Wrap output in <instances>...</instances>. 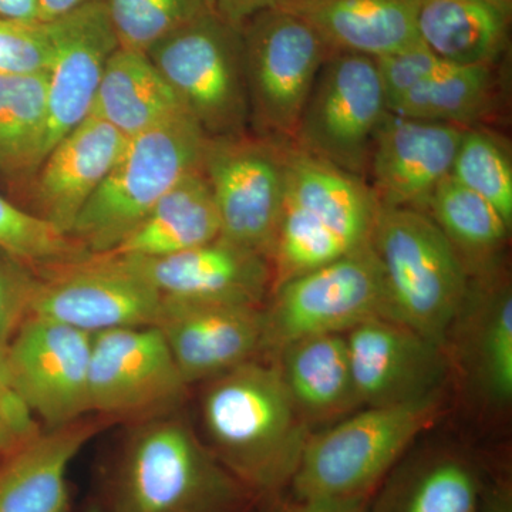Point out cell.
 I'll use <instances>...</instances> for the list:
<instances>
[{"label": "cell", "instance_id": "1", "mask_svg": "<svg viewBox=\"0 0 512 512\" xmlns=\"http://www.w3.org/2000/svg\"><path fill=\"white\" fill-rule=\"evenodd\" d=\"M201 417L205 446L254 497L292 483L311 434L278 365L249 360L208 380Z\"/></svg>", "mask_w": 512, "mask_h": 512}, {"label": "cell", "instance_id": "2", "mask_svg": "<svg viewBox=\"0 0 512 512\" xmlns=\"http://www.w3.org/2000/svg\"><path fill=\"white\" fill-rule=\"evenodd\" d=\"M175 413V412H174ZM174 413L134 424L107 481V512H247L254 495Z\"/></svg>", "mask_w": 512, "mask_h": 512}, {"label": "cell", "instance_id": "3", "mask_svg": "<svg viewBox=\"0 0 512 512\" xmlns=\"http://www.w3.org/2000/svg\"><path fill=\"white\" fill-rule=\"evenodd\" d=\"M370 244L393 322L441 346L468 295V271L436 222L412 208H377Z\"/></svg>", "mask_w": 512, "mask_h": 512}, {"label": "cell", "instance_id": "4", "mask_svg": "<svg viewBox=\"0 0 512 512\" xmlns=\"http://www.w3.org/2000/svg\"><path fill=\"white\" fill-rule=\"evenodd\" d=\"M208 138L185 111L128 138L117 163L84 205L70 238L89 254H107L187 175L200 171Z\"/></svg>", "mask_w": 512, "mask_h": 512}, {"label": "cell", "instance_id": "5", "mask_svg": "<svg viewBox=\"0 0 512 512\" xmlns=\"http://www.w3.org/2000/svg\"><path fill=\"white\" fill-rule=\"evenodd\" d=\"M437 394L369 407L309 436L292 478L299 500L365 497L410 443L439 416Z\"/></svg>", "mask_w": 512, "mask_h": 512}, {"label": "cell", "instance_id": "6", "mask_svg": "<svg viewBox=\"0 0 512 512\" xmlns=\"http://www.w3.org/2000/svg\"><path fill=\"white\" fill-rule=\"evenodd\" d=\"M147 56L205 136L247 133L249 99L241 28L212 13L164 37Z\"/></svg>", "mask_w": 512, "mask_h": 512}, {"label": "cell", "instance_id": "7", "mask_svg": "<svg viewBox=\"0 0 512 512\" xmlns=\"http://www.w3.org/2000/svg\"><path fill=\"white\" fill-rule=\"evenodd\" d=\"M265 316V349L276 352L296 340L343 335L367 320H392L382 265L372 244L276 286Z\"/></svg>", "mask_w": 512, "mask_h": 512}, {"label": "cell", "instance_id": "8", "mask_svg": "<svg viewBox=\"0 0 512 512\" xmlns=\"http://www.w3.org/2000/svg\"><path fill=\"white\" fill-rule=\"evenodd\" d=\"M242 37L249 124L256 136L291 143L329 50L305 22L281 8L248 20Z\"/></svg>", "mask_w": 512, "mask_h": 512}, {"label": "cell", "instance_id": "9", "mask_svg": "<svg viewBox=\"0 0 512 512\" xmlns=\"http://www.w3.org/2000/svg\"><path fill=\"white\" fill-rule=\"evenodd\" d=\"M28 316L87 333L156 326L160 293L123 256L86 254L36 269Z\"/></svg>", "mask_w": 512, "mask_h": 512}, {"label": "cell", "instance_id": "10", "mask_svg": "<svg viewBox=\"0 0 512 512\" xmlns=\"http://www.w3.org/2000/svg\"><path fill=\"white\" fill-rule=\"evenodd\" d=\"M286 144L247 133L210 138L202 161L220 237L269 262L285 207Z\"/></svg>", "mask_w": 512, "mask_h": 512}, {"label": "cell", "instance_id": "11", "mask_svg": "<svg viewBox=\"0 0 512 512\" xmlns=\"http://www.w3.org/2000/svg\"><path fill=\"white\" fill-rule=\"evenodd\" d=\"M387 113L376 59L336 53L316 77L292 143L366 180L373 138Z\"/></svg>", "mask_w": 512, "mask_h": 512}, {"label": "cell", "instance_id": "12", "mask_svg": "<svg viewBox=\"0 0 512 512\" xmlns=\"http://www.w3.org/2000/svg\"><path fill=\"white\" fill-rule=\"evenodd\" d=\"M185 382L156 326L94 333L89 367L90 413L109 421H140L174 413Z\"/></svg>", "mask_w": 512, "mask_h": 512}, {"label": "cell", "instance_id": "13", "mask_svg": "<svg viewBox=\"0 0 512 512\" xmlns=\"http://www.w3.org/2000/svg\"><path fill=\"white\" fill-rule=\"evenodd\" d=\"M92 333L26 316L6 352V375L20 402L46 429L90 416Z\"/></svg>", "mask_w": 512, "mask_h": 512}, {"label": "cell", "instance_id": "14", "mask_svg": "<svg viewBox=\"0 0 512 512\" xmlns=\"http://www.w3.org/2000/svg\"><path fill=\"white\" fill-rule=\"evenodd\" d=\"M156 328L188 386L244 365L265 349L261 305L163 299Z\"/></svg>", "mask_w": 512, "mask_h": 512}, {"label": "cell", "instance_id": "15", "mask_svg": "<svg viewBox=\"0 0 512 512\" xmlns=\"http://www.w3.org/2000/svg\"><path fill=\"white\" fill-rule=\"evenodd\" d=\"M46 23L53 55L46 72L47 127L42 161L57 141L90 116L106 64L120 47L103 0Z\"/></svg>", "mask_w": 512, "mask_h": 512}, {"label": "cell", "instance_id": "16", "mask_svg": "<svg viewBox=\"0 0 512 512\" xmlns=\"http://www.w3.org/2000/svg\"><path fill=\"white\" fill-rule=\"evenodd\" d=\"M466 128L389 111L373 138L367 167L377 202L426 212L431 194L450 177Z\"/></svg>", "mask_w": 512, "mask_h": 512}, {"label": "cell", "instance_id": "17", "mask_svg": "<svg viewBox=\"0 0 512 512\" xmlns=\"http://www.w3.org/2000/svg\"><path fill=\"white\" fill-rule=\"evenodd\" d=\"M359 403L390 406L433 394L440 346L389 319H372L346 335Z\"/></svg>", "mask_w": 512, "mask_h": 512}, {"label": "cell", "instance_id": "18", "mask_svg": "<svg viewBox=\"0 0 512 512\" xmlns=\"http://www.w3.org/2000/svg\"><path fill=\"white\" fill-rule=\"evenodd\" d=\"M123 258L163 299L261 305L269 288H274L268 259L221 237L180 254Z\"/></svg>", "mask_w": 512, "mask_h": 512}, {"label": "cell", "instance_id": "19", "mask_svg": "<svg viewBox=\"0 0 512 512\" xmlns=\"http://www.w3.org/2000/svg\"><path fill=\"white\" fill-rule=\"evenodd\" d=\"M128 138L90 114L47 153L35 173L36 215L70 237L84 205L117 163Z\"/></svg>", "mask_w": 512, "mask_h": 512}, {"label": "cell", "instance_id": "20", "mask_svg": "<svg viewBox=\"0 0 512 512\" xmlns=\"http://www.w3.org/2000/svg\"><path fill=\"white\" fill-rule=\"evenodd\" d=\"M110 421L93 417L37 431L0 458V512H70L67 471Z\"/></svg>", "mask_w": 512, "mask_h": 512}, {"label": "cell", "instance_id": "21", "mask_svg": "<svg viewBox=\"0 0 512 512\" xmlns=\"http://www.w3.org/2000/svg\"><path fill=\"white\" fill-rule=\"evenodd\" d=\"M421 0H284V9L319 36L330 56L352 53L380 59L420 43Z\"/></svg>", "mask_w": 512, "mask_h": 512}, {"label": "cell", "instance_id": "22", "mask_svg": "<svg viewBox=\"0 0 512 512\" xmlns=\"http://www.w3.org/2000/svg\"><path fill=\"white\" fill-rule=\"evenodd\" d=\"M285 202L311 215L352 251L370 244L379 202L366 180L286 144Z\"/></svg>", "mask_w": 512, "mask_h": 512}, {"label": "cell", "instance_id": "23", "mask_svg": "<svg viewBox=\"0 0 512 512\" xmlns=\"http://www.w3.org/2000/svg\"><path fill=\"white\" fill-rule=\"evenodd\" d=\"M512 9L494 0H421L417 35L458 66H495L508 45Z\"/></svg>", "mask_w": 512, "mask_h": 512}, {"label": "cell", "instance_id": "24", "mask_svg": "<svg viewBox=\"0 0 512 512\" xmlns=\"http://www.w3.org/2000/svg\"><path fill=\"white\" fill-rule=\"evenodd\" d=\"M220 237V220L207 178L195 171L167 192L146 218L107 254L161 258Z\"/></svg>", "mask_w": 512, "mask_h": 512}, {"label": "cell", "instance_id": "25", "mask_svg": "<svg viewBox=\"0 0 512 512\" xmlns=\"http://www.w3.org/2000/svg\"><path fill=\"white\" fill-rule=\"evenodd\" d=\"M183 111L147 53L119 47L106 64L90 114L133 138Z\"/></svg>", "mask_w": 512, "mask_h": 512}, {"label": "cell", "instance_id": "26", "mask_svg": "<svg viewBox=\"0 0 512 512\" xmlns=\"http://www.w3.org/2000/svg\"><path fill=\"white\" fill-rule=\"evenodd\" d=\"M278 353L279 369L305 419H328L360 404L345 335L296 340Z\"/></svg>", "mask_w": 512, "mask_h": 512}, {"label": "cell", "instance_id": "27", "mask_svg": "<svg viewBox=\"0 0 512 512\" xmlns=\"http://www.w3.org/2000/svg\"><path fill=\"white\" fill-rule=\"evenodd\" d=\"M494 66H458L441 60L412 89L390 101L389 111L407 119L476 127L493 109Z\"/></svg>", "mask_w": 512, "mask_h": 512}, {"label": "cell", "instance_id": "28", "mask_svg": "<svg viewBox=\"0 0 512 512\" xmlns=\"http://www.w3.org/2000/svg\"><path fill=\"white\" fill-rule=\"evenodd\" d=\"M426 214L456 248L468 274L474 268L484 275L494 265L511 229L493 205L451 177L431 194Z\"/></svg>", "mask_w": 512, "mask_h": 512}, {"label": "cell", "instance_id": "29", "mask_svg": "<svg viewBox=\"0 0 512 512\" xmlns=\"http://www.w3.org/2000/svg\"><path fill=\"white\" fill-rule=\"evenodd\" d=\"M46 127V73L0 74V171L35 173Z\"/></svg>", "mask_w": 512, "mask_h": 512}, {"label": "cell", "instance_id": "30", "mask_svg": "<svg viewBox=\"0 0 512 512\" xmlns=\"http://www.w3.org/2000/svg\"><path fill=\"white\" fill-rule=\"evenodd\" d=\"M120 47L147 53L195 20L217 13L215 0H103Z\"/></svg>", "mask_w": 512, "mask_h": 512}, {"label": "cell", "instance_id": "31", "mask_svg": "<svg viewBox=\"0 0 512 512\" xmlns=\"http://www.w3.org/2000/svg\"><path fill=\"white\" fill-rule=\"evenodd\" d=\"M450 177L493 205L511 228L512 163L500 138L484 128H466Z\"/></svg>", "mask_w": 512, "mask_h": 512}, {"label": "cell", "instance_id": "32", "mask_svg": "<svg viewBox=\"0 0 512 512\" xmlns=\"http://www.w3.org/2000/svg\"><path fill=\"white\" fill-rule=\"evenodd\" d=\"M349 252L352 249L338 235L311 215L285 202L271 255L272 291L276 286L328 265Z\"/></svg>", "mask_w": 512, "mask_h": 512}, {"label": "cell", "instance_id": "33", "mask_svg": "<svg viewBox=\"0 0 512 512\" xmlns=\"http://www.w3.org/2000/svg\"><path fill=\"white\" fill-rule=\"evenodd\" d=\"M0 251L28 268L60 264L89 254L39 215L0 195Z\"/></svg>", "mask_w": 512, "mask_h": 512}, {"label": "cell", "instance_id": "34", "mask_svg": "<svg viewBox=\"0 0 512 512\" xmlns=\"http://www.w3.org/2000/svg\"><path fill=\"white\" fill-rule=\"evenodd\" d=\"M478 484L473 471L457 460L424 468L407 488L397 512H477Z\"/></svg>", "mask_w": 512, "mask_h": 512}, {"label": "cell", "instance_id": "35", "mask_svg": "<svg viewBox=\"0 0 512 512\" xmlns=\"http://www.w3.org/2000/svg\"><path fill=\"white\" fill-rule=\"evenodd\" d=\"M478 336V370L487 392L498 402L512 396V295L508 286L495 292Z\"/></svg>", "mask_w": 512, "mask_h": 512}, {"label": "cell", "instance_id": "36", "mask_svg": "<svg viewBox=\"0 0 512 512\" xmlns=\"http://www.w3.org/2000/svg\"><path fill=\"white\" fill-rule=\"evenodd\" d=\"M52 55L46 22L0 18V74L46 73Z\"/></svg>", "mask_w": 512, "mask_h": 512}, {"label": "cell", "instance_id": "37", "mask_svg": "<svg viewBox=\"0 0 512 512\" xmlns=\"http://www.w3.org/2000/svg\"><path fill=\"white\" fill-rule=\"evenodd\" d=\"M28 266L10 259L9 264L0 262V375H6V352L20 323L28 316L30 289L33 274Z\"/></svg>", "mask_w": 512, "mask_h": 512}, {"label": "cell", "instance_id": "38", "mask_svg": "<svg viewBox=\"0 0 512 512\" xmlns=\"http://www.w3.org/2000/svg\"><path fill=\"white\" fill-rule=\"evenodd\" d=\"M39 430L35 417L20 402L9 380L0 375V458L8 456Z\"/></svg>", "mask_w": 512, "mask_h": 512}, {"label": "cell", "instance_id": "39", "mask_svg": "<svg viewBox=\"0 0 512 512\" xmlns=\"http://www.w3.org/2000/svg\"><path fill=\"white\" fill-rule=\"evenodd\" d=\"M284 0H215V9L222 19L241 28L264 10L276 8Z\"/></svg>", "mask_w": 512, "mask_h": 512}, {"label": "cell", "instance_id": "40", "mask_svg": "<svg viewBox=\"0 0 512 512\" xmlns=\"http://www.w3.org/2000/svg\"><path fill=\"white\" fill-rule=\"evenodd\" d=\"M296 512H369L365 498H313L302 501Z\"/></svg>", "mask_w": 512, "mask_h": 512}, {"label": "cell", "instance_id": "41", "mask_svg": "<svg viewBox=\"0 0 512 512\" xmlns=\"http://www.w3.org/2000/svg\"><path fill=\"white\" fill-rule=\"evenodd\" d=\"M0 18L45 22L37 0H0Z\"/></svg>", "mask_w": 512, "mask_h": 512}, {"label": "cell", "instance_id": "42", "mask_svg": "<svg viewBox=\"0 0 512 512\" xmlns=\"http://www.w3.org/2000/svg\"><path fill=\"white\" fill-rule=\"evenodd\" d=\"M42 12L43 20H52L66 15L77 8L96 2V0H37Z\"/></svg>", "mask_w": 512, "mask_h": 512}, {"label": "cell", "instance_id": "43", "mask_svg": "<svg viewBox=\"0 0 512 512\" xmlns=\"http://www.w3.org/2000/svg\"><path fill=\"white\" fill-rule=\"evenodd\" d=\"M86 512H107L106 510H104L103 507H101V505L99 504H94L92 505V507L89 508V510H87Z\"/></svg>", "mask_w": 512, "mask_h": 512}, {"label": "cell", "instance_id": "44", "mask_svg": "<svg viewBox=\"0 0 512 512\" xmlns=\"http://www.w3.org/2000/svg\"><path fill=\"white\" fill-rule=\"evenodd\" d=\"M494 2L501 3V5L507 6L512 9V0H494Z\"/></svg>", "mask_w": 512, "mask_h": 512}]
</instances>
